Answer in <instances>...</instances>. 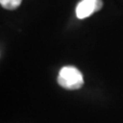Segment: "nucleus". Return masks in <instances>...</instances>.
Wrapping results in <instances>:
<instances>
[{
  "label": "nucleus",
  "instance_id": "f03ea898",
  "mask_svg": "<svg viewBox=\"0 0 123 123\" xmlns=\"http://www.w3.org/2000/svg\"><path fill=\"white\" fill-rule=\"evenodd\" d=\"M103 5L102 0H81L76 7V15L80 20H83L103 8Z\"/></svg>",
  "mask_w": 123,
  "mask_h": 123
},
{
  "label": "nucleus",
  "instance_id": "7ed1b4c3",
  "mask_svg": "<svg viewBox=\"0 0 123 123\" xmlns=\"http://www.w3.org/2000/svg\"><path fill=\"white\" fill-rule=\"evenodd\" d=\"M23 0H0V4L3 8L8 10H14L22 4Z\"/></svg>",
  "mask_w": 123,
  "mask_h": 123
},
{
  "label": "nucleus",
  "instance_id": "f257e3e1",
  "mask_svg": "<svg viewBox=\"0 0 123 123\" xmlns=\"http://www.w3.org/2000/svg\"><path fill=\"white\" fill-rule=\"evenodd\" d=\"M57 83L66 89L76 90L83 86L84 79L82 73L77 68L73 66H65L59 72Z\"/></svg>",
  "mask_w": 123,
  "mask_h": 123
}]
</instances>
